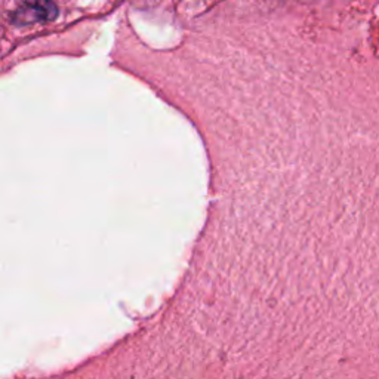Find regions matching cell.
I'll list each match as a JSON object with an SVG mask.
<instances>
[{"label": "cell", "instance_id": "1", "mask_svg": "<svg viewBox=\"0 0 379 379\" xmlns=\"http://www.w3.org/2000/svg\"><path fill=\"white\" fill-rule=\"evenodd\" d=\"M23 5L35 11L36 20H54L58 13L52 0H23Z\"/></svg>", "mask_w": 379, "mask_h": 379}]
</instances>
